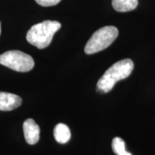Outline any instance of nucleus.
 Returning <instances> with one entry per match:
<instances>
[{
    "mask_svg": "<svg viewBox=\"0 0 155 155\" xmlns=\"http://www.w3.org/2000/svg\"><path fill=\"white\" fill-rule=\"evenodd\" d=\"M134 69L131 59H124L116 62L104 73L97 83L96 90L100 94L109 92L118 81L129 77Z\"/></svg>",
    "mask_w": 155,
    "mask_h": 155,
    "instance_id": "nucleus-1",
    "label": "nucleus"
},
{
    "mask_svg": "<svg viewBox=\"0 0 155 155\" xmlns=\"http://www.w3.org/2000/svg\"><path fill=\"white\" fill-rule=\"evenodd\" d=\"M61 28V24L57 21H43L33 25L29 30L26 35L27 40L38 49H44L50 44L53 35Z\"/></svg>",
    "mask_w": 155,
    "mask_h": 155,
    "instance_id": "nucleus-2",
    "label": "nucleus"
},
{
    "mask_svg": "<svg viewBox=\"0 0 155 155\" xmlns=\"http://www.w3.org/2000/svg\"><path fill=\"white\" fill-rule=\"evenodd\" d=\"M119 35L116 27L106 26L100 28L93 34L85 47L86 54H94L107 48L113 43Z\"/></svg>",
    "mask_w": 155,
    "mask_h": 155,
    "instance_id": "nucleus-3",
    "label": "nucleus"
},
{
    "mask_svg": "<svg viewBox=\"0 0 155 155\" xmlns=\"http://www.w3.org/2000/svg\"><path fill=\"white\" fill-rule=\"evenodd\" d=\"M0 64L17 72H28L33 68V58L19 50H9L0 55Z\"/></svg>",
    "mask_w": 155,
    "mask_h": 155,
    "instance_id": "nucleus-4",
    "label": "nucleus"
},
{
    "mask_svg": "<svg viewBox=\"0 0 155 155\" xmlns=\"http://www.w3.org/2000/svg\"><path fill=\"white\" fill-rule=\"evenodd\" d=\"M23 131L25 140L29 144H35L40 139V127L33 119L25 120L23 123Z\"/></svg>",
    "mask_w": 155,
    "mask_h": 155,
    "instance_id": "nucleus-5",
    "label": "nucleus"
},
{
    "mask_svg": "<svg viewBox=\"0 0 155 155\" xmlns=\"http://www.w3.org/2000/svg\"><path fill=\"white\" fill-rule=\"evenodd\" d=\"M22 104V98L17 95L0 92V111H12Z\"/></svg>",
    "mask_w": 155,
    "mask_h": 155,
    "instance_id": "nucleus-6",
    "label": "nucleus"
},
{
    "mask_svg": "<svg viewBox=\"0 0 155 155\" xmlns=\"http://www.w3.org/2000/svg\"><path fill=\"white\" fill-rule=\"evenodd\" d=\"M54 137L60 144H65L71 139V131L67 125L58 124L54 129Z\"/></svg>",
    "mask_w": 155,
    "mask_h": 155,
    "instance_id": "nucleus-7",
    "label": "nucleus"
},
{
    "mask_svg": "<svg viewBox=\"0 0 155 155\" xmlns=\"http://www.w3.org/2000/svg\"><path fill=\"white\" fill-rule=\"evenodd\" d=\"M138 0H112V6L116 11L120 12H129L136 9Z\"/></svg>",
    "mask_w": 155,
    "mask_h": 155,
    "instance_id": "nucleus-8",
    "label": "nucleus"
},
{
    "mask_svg": "<svg viewBox=\"0 0 155 155\" xmlns=\"http://www.w3.org/2000/svg\"><path fill=\"white\" fill-rule=\"evenodd\" d=\"M112 150L116 155H132L125 148V142L120 137H115L112 141Z\"/></svg>",
    "mask_w": 155,
    "mask_h": 155,
    "instance_id": "nucleus-9",
    "label": "nucleus"
},
{
    "mask_svg": "<svg viewBox=\"0 0 155 155\" xmlns=\"http://www.w3.org/2000/svg\"><path fill=\"white\" fill-rule=\"evenodd\" d=\"M61 0H35V2L38 5L42 7H50L58 5Z\"/></svg>",
    "mask_w": 155,
    "mask_h": 155,
    "instance_id": "nucleus-10",
    "label": "nucleus"
},
{
    "mask_svg": "<svg viewBox=\"0 0 155 155\" xmlns=\"http://www.w3.org/2000/svg\"><path fill=\"white\" fill-rule=\"evenodd\" d=\"M0 35H1V22H0Z\"/></svg>",
    "mask_w": 155,
    "mask_h": 155,
    "instance_id": "nucleus-11",
    "label": "nucleus"
}]
</instances>
